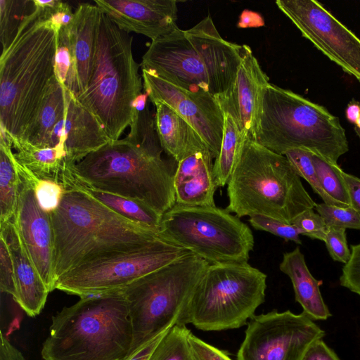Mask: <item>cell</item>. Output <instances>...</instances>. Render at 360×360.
Returning a JSON list of instances; mask_svg holds the SVG:
<instances>
[{
    "label": "cell",
    "instance_id": "1",
    "mask_svg": "<svg viewBox=\"0 0 360 360\" xmlns=\"http://www.w3.org/2000/svg\"><path fill=\"white\" fill-rule=\"evenodd\" d=\"M64 189L58 207L50 214L56 281L86 262L163 239L159 233L117 214L75 184Z\"/></svg>",
    "mask_w": 360,
    "mask_h": 360
},
{
    "label": "cell",
    "instance_id": "39",
    "mask_svg": "<svg viewBox=\"0 0 360 360\" xmlns=\"http://www.w3.org/2000/svg\"><path fill=\"white\" fill-rule=\"evenodd\" d=\"M324 242L333 259L344 264L348 262L351 251L348 248L345 229L327 226Z\"/></svg>",
    "mask_w": 360,
    "mask_h": 360
},
{
    "label": "cell",
    "instance_id": "8",
    "mask_svg": "<svg viewBox=\"0 0 360 360\" xmlns=\"http://www.w3.org/2000/svg\"><path fill=\"white\" fill-rule=\"evenodd\" d=\"M253 141L278 154L302 148L331 162L349 150L339 118L323 106L270 83Z\"/></svg>",
    "mask_w": 360,
    "mask_h": 360
},
{
    "label": "cell",
    "instance_id": "44",
    "mask_svg": "<svg viewBox=\"0 0 360 360\" xmlns=\"http://www.w3.org/2000/svg\"><path fill=\"white\" fill-rule=\"evenodd\" d=\"M347 187L351 207L360 215V179L342 171Z\"/></svg>",
    "mask_w": 360,
    "mask_h": 360
},
{
    "label": "cell",
    "instance_id": "40",
    "mask_svg": "<svg viewBox=\"0 0 360 360\" xmlns=\"http://www.w3.org/2000/svg\"><path fill=\"white\" fill-rule=\"evenodd\" d=\"M340 283L360 296V243L351 246V256L342 268Z\"/></svg>",
    "mask_w": 360,
    "mask_h": 360
},
{
    "label": "cell",
    "instance_id": "33",
    "mask_svg": "<svg viewBox=\"0 0 360 360\" xmlns=\"http://www.w3.org/2000/svg\"><path fill=\"white\" fill-rule=\"evenodd\" d=\"M186 326H172L161 340L149 360H193Z\"/></svg>",
    "mask_w": 360,
    "mask_h": 360
},
{
    "label": "cell",
    "instance_id": "36",
    "mask_svg": "<svg viewBox=\"0 0 360 360\" xmlns=\"http://www.w3.org/2000/svg\"><path fill=\"white\" fill-rule=\"evenodd\" d=\"M248 221L256 230L264 231L285 240H291L299 245L302 244L300 238V232L292 224L262 214L252 215L250 217Z\"/></svg>",
    "mask_w": 360,
    "mask_h": 360
},
{
    "label": "cell",
    "instance_id": "35",
    "mask_svg": "<svg viewBox=\"0 0 360 360\" xmlns=\"http://www.w3.org/2000/svg\"><path fill=\"white\" fill-rule=\"evenodd\" d=\"M328 227L360 230V215L352 207H340L325 202L316 203L314 207Z\"/></svg>",
    "mask_w": 360,
    "mask_h": 360
},
{
    "label": "cell",
    "instance_id": "32",
    "mask_svg": "<svg viewBox=\"0 0 360 360\" xmlns=\"http://www.w3.org/2000/svg\"><path fill=\"white\" fill-rule=\"evenodd\" d=\"M35 8L34 0H0V39L2 51L12 43L23 21Z\"/></svg>",
    "mask_w": 360,
    "mask_h": 360
},
{
    "label": "cell",
    "instance_id": "5",
    "mask_svg": "<svg viewBox=\"0 0 360 360\" xmlns=\"http://www.w3.org/2000/svg\"><path fill=\"white\" fill-rule=\"evenodd\" d=\"M225 208L240 218L262 214L291 224L316 202L284 155L246 136L228 181Z\"/></svg>",
    "mask_w": 360,
    "mask_h": 360
},
{
    "label": "cell",
    "instance_id": "13",
    "mask_svg": "<svg viewBox=\"0 0 360 360\" xmlns=\"http://www.w3.org/2000/svg\"><path fill=\"white\" fill-rule=\"evenodd\" d=\"M325 331L302 312L276 310L254 316L248 323L236 360H302Z\"/></svg>",
    "mask_w": 360,
    "mask_h": 360
},
{
    "label": "cell",
    "instance_id": "38",
    "mask_svg": "<svg viewBox=\"0 0 360 360\" xmlns=\"http://www.w3.org/2000/svg\"><path fill=\"white\" fill-rule=\"evenodd\" d=\"M300 232V235L324 241L327 226L323 217L316 213L313 209H309L297 216L291 223Z\"/></svg>",
    "mask_w": 360,
    "mask_h": 360
},
{
    "label": "cell",
    "instance_id": "10",
    "mask_svg": "<svg viewBox=\"0 0 360 360\" xmlns=\"http://www.w3.org/2000/svg\"><path fill=\"white\" fill-rule=\"evenodd\" d=\"M266 275L247 263L210 264L195 286L179 326L204 331L238 328L265 301Z\"/></svg>",
    "mask_w": 360,
    "mask_h": 360
},
{
    "label": "cell",
    "instance_id": "25",
    "mask_svg": "<svg viewBox=\"0 0 360 360\" xmlns=\"http://www.w3.org/2000/svg\"><path fill=\"white\" fill-rule=\"evenodd\" d=\"M98 13V7L89 3L80 4L74 12L70 32L79 91L78 96L86 90L91 72Z\"/></svg>",
    "mask_w": 360,
    "mask_h": 360
},
{
    "label": "cell",
    "instance_id": "42",
    "mask_svg": "<svg viewBox=\"0 0 360 360\" xmlns=\"http://www.w3.org/2000/svg\"><path fill=\"white\" fill-rule=\"evenodd\" d=\"M193 360H232L229 355L191 333L188 338Z\"/></svg>",
    "mask_w": 360,
    "mask_h": 360
},
{
    "label": "cell",
    "instance_id": "7",
    "mask_svg": "<svg viewBox=\"0 0 360 360\" xmlns=\"http://www.w3.org/2000/svg\"><path fill=\"white\" fill-rule=\"evenodd\" d=\"M132 36L99 9L96 49L86 90L77 97L111 141L120 139L131 121L134 101L142 93L141 64L134 58Z\"/></svg>",
    "mask_w": 360,
    "mask_h": 360
},
{
    "label": "cell",
    "instance_id": "16",
    "mask_svg": "<svg viewBox=\"0 0 360 360\" xmlns=\"http://www.w3.org/2000/svg\"><path fill=\"white\" fill-rule=\"evenodd\" d=\"M15 160L21 183L12 220L30 259L51 292L55 290L56 281L54 274V236L51 216L37 202L33 189V180L36 176Z\"/></svg>",
    "mask_w": 360,
    "mask_h": 360
},
{
    "label": "cell",
    "instance_id": "24",
    "mask_svg": "<svg viewBox=\"0 0 360 360\" xmlns=\"http://www.w3.org/2000/svg\"><path fill=\"white\" fill-rule=\"evenodd\" d=\"M279 269L290 278L295 300L304 314L315 320H326L331 316L320 291L322 281L311 275L299 247L283 254Z\"/></svg>",
    "mask_w": 360,
    "mask_h": 360
},
{
    "label": "cell",
    "instance_id": "2",
    "mask_svg": "<svg viewBox=\"0 0 360 360\" xmlns=\"http://www.w3.org/2000/svg\"><path fill=\"white\" fill-rule=\"evenodd\" d=\"M35 6L1 54L0 125L11 142L32 122L56 77L57 30Z\"/></svg>",
    "mask_w": 360,
    "mask_h": 360
},
{
    "label": "cell",
    "instance_id": "18",
    "mask_svg": "<svg viewBox=\"0 0 360 360\" xmlns=\"http://www.w3.org/2000/svg\"><path fill=\"white\" fill-rule=\"evenodd\" d=\"M269 84V77L248 46L232 87L226 93L216 96L221 110L231 113L243 133L251 139L255 135L264 95Z\"/></svg>",
    "mask_w": 360,
    "mask_h": 360
},
{
    "label": "cell",
    "instance_id": "48",
    "mask_svg": "<svg viewBox=\"0 0 360 360\" xmlns=\"http://www.w3.org/2000/svg\"><path fill=\"white\" fill-rule=\"evenodd\" d=\"M354 131L360 140V117L354 124Z\"/></svg>",
    "mask_w": 360,
    "mask_h": 360
},
{
    "label": "cell",
    "instance_id": "22",
    "mask_svg": "<svg viewBox=\"0 0 360 360\" xmlns=\"http://www.w3.org/2000/svg\"><path fill=\"white\" fill-rule=\"evenodd\" d=\"M152 103L156 109L155 127L160 146L176 162L198 152L210 151L196 130L174 110L160 101Z\"/></svg>",
    "mask_w": 360,
    "mask_h": 360
},
{
    "label": "cell",
    "instance_id": "23",
    "mask_svg": "<svg viewBox=\"0 0 360 360\" xmlns=\"http://www.w3.org/2000/svg\"><path fill=\"white\" fill-rule=\"evenodd\" d=\"M12 148L16 150L14 158L37 178L50 180L64 188L76 180L75 165L62 149L40 148L22 141H13Z\"/></svg>",
    "mask_w": 360,
    "mask_h": 360
},
{
    "label": "cell",
    "instance_id": "21",
    "mask_svg": "<svg viewBox=\"0 0 360 360\" xmlns=\"http://www.w3.org/2000/svg\"><path fill=\"white\" fill-rule=\"evenodd\" d=\"M210 151L193 153L179 162L174 175L176 204L184 206H215L217 189Z\"/></svg>",
    "mask_w": 360,
    "mask_h": 360
},
{
    "label": "cell",
    "instance_id": "20",
    "mask_svg": "<svg viewBox=\"0 0 360 360\" xmlns=\"http://www.w3.org/2000/svg\"><path fill=\"white\" fill-rule=\"evenodd\" d=\"M11 255L15 276V294L13 300L30 317L43 310L50 292L30 259L19 233L11 219L0 225Z\"/></svg>",
    "mask_w": 360,
    "mask_h": 360
},
{
    "label": "cell",
    "instance_id": "15",
    "mask_svg": "<svg viewBox=\"0 0 360 360\" xmlns=\"http://www.w3.org/2000/svg\"><path fill=\"white\" fill-rule=\"evenodd\" d=\"M142 78L150 101L166 104L188 122L215 160L220 152L224 133V113L216 97L188 91L144 70Z\"/></svg>",
    "mask_w": 360,
    "mask_h": 360
},
{
    "label": "cell",
    "instance_id": "9",
    "mask_svg": "<svg viewBox=\"0 0 360 360\" xmlns=\"http://www.w3.org/2000/svg\"><path fill=\"white\" fill-rule=\"evenodd\" d=\"M209 265L190 253L122 288L133 331L129 355L158 334L179 324L191 296Z\"/></svg>",
    "mask_w": 360,
    "mask_h": 360
},
{
    "label": "cell",
    "instance_id": "46",
    "mask_svg": "<svg viewBox=\"0 0 360 360\" xmlns=\"http://www.w3.org/2000/svg\"><path fill=\"white\" fill-rule=\"evenodd\" d=\"M263 25L264 20L258 13L250 11H244L240 15L238 25L240 27H250Z\"/></svg>",
    "mask_w": 360,
    "mask_h": 360
},
{
    "label": "cell",
    "instance_id": "34",
    "mask_svg": "<svg viewBox=\"0 0 360 360\" xmlns=\"http://www.w3.org/2000/svg\"><path fill=\"white\" fill-rule=\"evenodd\" d=\"M284 155L294 167L298 175L309 184L313 191L322 198L323 202L342 207L323 189L312 162L311 152L302 148H295L286 151Z\"/></svg>",
    "mask_w": 360,
    "mask_h": 360
},
{
    "label": "cell",
    "instance_id": "27",
    "mask_svg": "<svg viewBox=\"0 0 360 360\" xmlns=\"http://www.w3.org/2000/svg\"><path fill=\"white\" fill-rule=\"evenodd\" d=\"M72 184L117 214L159 233L162 215L146 204L91 187L77 178Z\"/></svg>",
    "mask_w": 360,
    "mask_h": 360
},
{
    "label": "cell",
    "instance_id": "30",
    "mask_svg": "<svg viewBox=\"0 0 360 360\" xmlns=\"http://www.w3.org/2000/svg\"><path fill=\"white\" fill-rule=\"evenodd\" d=\"M70 27H61L57 31L55 75L62 86L76 97L79 94L76 63Z\"/></svg>",
    "mask_w": 360,
    "mask_h": 360
},
{
    "label": "cell",
    "instance_id": "41",
    "mask_svg": "<svg viewBox=\"0 0 360 360\" xmlns=\"http://www.w3.org/2000/svg\"><path fill=\"white\" fill-rule=\"evenodd\" d=\"M0 289L13 297L15 294L13 263L6 240L0 235Z\"/></svg>",
    "mask_w": 360,
    "mask_h": 360
},
{
    "label": "cell",
    "instance_id": "12",
    "mask_svg": "<svg viewBox=\"0 0 360 360\" xmlns=\"http://www.w3.org/2000/svg\"><path fill=\"white\" fill-rule=\"evenodd\" d=\"M190 253L160 239L78 266L57 279L55 290L80 297L121 290Z\"/></svg>",
    "mask_w": 360,
    "mask_h": 360
},
{
    "label": "cell",
    "instance_id": "14",
    "mask_svg": "<svg viewBox=\"0 0 360 360\" xmlns=\"http://www.w3.org/2000/svg\"><path fill=\"white\" fill-rule=\"evenodd\" d=\"M276 4L330 60L360 82V39L320 3L312 0H277Z\"/></svg>",
    "mask_w": 360,
    "mask_h": 360
},
{
    "label": "cell",
    "instance_id": "47",
    "mask_svg": "<svg viewBox=\"0 0 360 360\" xmlns=\"http://www.w3.org/2000/svg\"><path fill=\"white\" fill-rule=\"evenodd\" d=\"M345 116L348 122L355 124L360 117V103L355 100L351 101L346 108Z\"/></svg>",
    "mask_w": 360,
    "mask_h": 360
},
{
    "label": "cell",
    "instance_id": "19",
    "mask_svg": "<svg viewBox=\"0 0 360 360\" xmlns=\"http://www.w3.org/2000/svg\"><path fill=\"white\" fill-rule=\"evenodd\" d=\"M110 141L96 117L67 90L65 108L52 131L49 148L62 149L76 165Z\"/></svg>",
    "mask_w": 360,
    "mask_h": 360
},
{
    "label": "cell",
    "instance_id": "29",
    "mask_svg": "<svg viewBox=\"0 0 360 360\" xmlns=\"http://www.w3.org/2000/svg\"><path fill=\"white\" fill-rule=\"evenodd\" d=\"M224 113V133L219 155L213 163V174L217 187L228 184L245 136L236 117L229 112Z\"/></svg>",
    "mask_w": 360,
    "mask_h": 360
},
{
    "label": "cell",
    "instance_id": "31",
    "mask_svg": "<svg viewBox=\"0 0 360 360\" xmlns=\"http://www.w3.org/2000/svg\"><path fill=\"white\" fill-rule=\"evenodd\" d=\"M312 162L324 191L342 207H349L350 199L342 169L323 157L311 153Z\"/></svg>",
    "mask_w": 360,
    "mask_h": 360
},
{
    "label": "cell",
    "instance_id": "6",
    "mask_svg": "<svg viewBox=\"0 0 360 360\" xmlns=\"http://www.w3.org/2000/svg\"><path fill=\"white\" fill-rule=\"evenodd\" d=\"M160 143L127 137L109 143L75 165L76 178L98 189L142 202L163 215L176 204L174 175Z\"/></svg>",
    "mask_w": 360,
    "mask_h": 360
},
{
    "label": "cell",
    "instance_id": "43",
    "mask_svg": "<svg viewBox=\"0 0 360 360\" xmlns=\"http://www.w3.org/2000/svg\"><path fill=\"white\" fill-rule=\"evenodd\" d=\"M302 360H340L322 339L315 341L305 353Z\"/></svg>",
    "mask_w": 360,
    "mask_h": 360
},
{
    "label": "cell",
    "instance_id": "45",
    "mask_svg": "<svg viewBox=\"0 0 360 360\" xmlns=\"http://www.w3.org/2000/svg\"><path fill=\"white\" fill-rule=\"evenodd\" d=\"M170 328L158 334L141 347L127 356L124 360H149L153 352Z\"/></svg>",
    "mask_w": 360,
    "mask_h": 360
},
{
    "label": "cell",
    "instance_id": "4",
    "mask_svg": "<svg viewBox=\"0 0 360 360\" xmlns=\"http://www.w3.org/2000/svg\"><path fill=\"white\" fill-rule=\"evenodd\" d=\"M133 331L122 289L80 297L52 316L44 360H124Z\"/></svg>",
    "mask_w": 360,
    "mask_h": 360
},
{
    "label": "cell",
    "instance_id": "28",
    "mask_svg": "<svg viewBox=\"0 0 360 360\" xmlns=\"http://www.w3.org/2000/svg\"><path fill=\"white\" fill-rule=\"evenodd\" d=\"M21 179L9 137L1 131L0 141V225L14 217Z\"/></svg>",
    "mask_w": 360,
    "mask_h": 360
},
{
    "label": "cell",
    "instance_id": "3",
    "mask_svg": "<svg viewBox=\"0 0 360 360\" xmlns=\"http://www.w3.org/2000/svg\"><path fill=\"white\" fill-rule=\"evenodd\" d=\"M248 46L224 39L208 15L190 29L152 41L141 67L181 88L216 97L232 87Z\"/></svg>",
    "mask_w": 360,
    "mask_h": 360
},
{
    "label": "cell",
    "instance_id": "11",
    "mask_svg": "<svg viewBox=\"0 0 360 360\" xmlns=\"http://www.w3.org/2000/svg\"><path fill=\"white\" fill-rule=\"evenodd\" d=\"M159 234L210 264L247 263L255 243L246 224L216 206L175 204L162 215Z\"/></svg>",
    "mask_w": 360,
    "mask_h": 360
},
{
    "label": "cell",
    "instance_id": "26",
    "mask_svg": "<svg viewBox=\"0 0 360 360\" xmlns=\"http://www.w3.org/2000/svg\"><path fill=\"white\" fill-rule=\"evenodd\" d=\"M66 92L67 90L55 77L35 118L22 137L13 141H22L37 148H49L52 131L65 108Z\"/></svg>",
    "mask_w": 360,
    "mask_h": 360
},
{
    "label": "cell",
    "instance_id": "17",
    "mask_svg": "<svg viewBox=\"0 0 360 360\" xmlns=\"http://www.w3.org/2000/svg\"><path fill=\"white\" fill-rule=\"evenodd\" d=\"M95 4L121 30L152 41L177 30L175 0H95Z\"/></svg>",
    "mask_w": 360,
    "mask_h": 360
},
{
    "label": "cell",
    "instance_id": "37",
    "mask_svg": "<svg viewBox=\"0 0 360 360\" xmlns=\"http://www.w3.org/2000/svg\"><path fill=\"white\" fill-rule=\"evenodd\" d=\"M33 189L39 205L49 214L57 209L65 191L60 184L37 177L33 180Z\"/></svg>",
    "mask_w": 360,
    "mask_h": 360
}]
</instances>
